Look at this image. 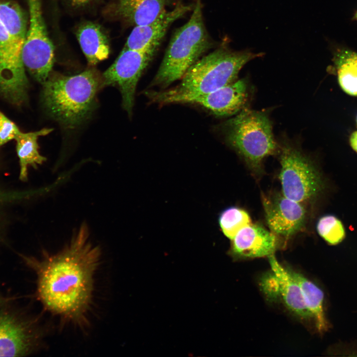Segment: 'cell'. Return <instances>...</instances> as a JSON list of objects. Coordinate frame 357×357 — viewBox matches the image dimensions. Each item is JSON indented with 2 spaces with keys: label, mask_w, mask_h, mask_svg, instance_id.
I'll return each instance as SVG.
<instances>
[{
  "label": "cell",
  "mask_w": 357,
  "mask_h": 357,
  "mask_svg": "<svg viewBox=\"0 0 357 357\" xmlns=\"http://www.w3.org/2000/svg\"><path fill=\"white\" fill-rule=\"evenodd\" d=\"M41 100L47 113L68 127L81 123L90 115L102 77L93 69L66 76L52 73L42 84Z\"/></svg>",
  "instance_id": "obj_3"
},
{
  "label": "cell",
  "mask_w": 357,
  "mask_h": 357,
  "mask_svg": "<svg viewBox=\"0 0 357 357\" xmlns=\"http://www.w3.org/2000/svg\"><path fill=\"white\" fill-rule=\"evenodd\" d=\"M284 139L279 144L278 151L282 193L302 204L310 202L321 189L320 175L311 160L297 145Z\"/></svg>",
  "instance_id": "obj_6"
},
{
  "label": "cell",
  "mask_w": 357,
  "mask_h": 357,
  "mask_svg": "<svg viewBox=\"0 0 357 357\" xmlns=\"http://www.w3.org/2000/svg\"><path fill=\"white\" fill-rule=\"evenodd\" d=\"M339 52L346 58L352 61L357 67V53L347 49L338 50Z\"/></svg>",
  "instance_id": "obj_25"
},
{
  "label": "cell",
  "mask_w": 357,
  "mask_h": 357,
  "mask_svg": "<svg viewBox=\"0 0 357 357\" xmlns=\"http://www.w3.org/2000/svg\"><path fill=\"white\" fill-rule=\"evenodd\" d=\"M223 43L219 48L200 58L185 73L176 87L163 91H149V98L196 95L216 90L237 80L243 66L264 56L249 49L235 51Z\"/></svg>",
  "instance_id": "obj_2"
},
{
  "label": "cell",
  "mask_w": 357,
  "mask_h": 357,
  "mask_svg": "<svg viewBox=\"0 0 357 357\" xmlns=\"http://www.w3.org/2000/svg\"><path fill=\"white\" fill-rule=\"evenodd\" d=\"M4 302V298L0 295V307L3 305Z\"/></svg>",
  "instance_id": "obj_28"
},
{
  "label": "cell",
  "mask_w": 357,
  "mask_h": 357,
  "mask_svg": "<svg viewBox=\"0 0 357 357\" xmlns=\"http://www.w3.org/2000/svg\"><path fill=\"white\" fill-rule=\"evenodd\" d=\"M83 223L70 242L55 254L41 259L22 256L36 274V295L47 311L63 321L78 327L88 321L94 290L95 276L101 251L91 242Z\"/></svg>",
  "instance_id": "obj_1"
},
{
  "label": "cell",
  "mask_w": 357,
  "mask_h": 357,
  "mask_svg": "<svg viewBox=\"0 0 357 357\" xmlns=\"http://www.w3.org/2000/svg\"><path fill=\"white\" fill-rule=\"evenodd\" d=\"M213 45L204 24L201 0H196L190 18L172 37L150 86L165 89L180 80Z\"/></svg>",
  "instance_id": "obj_4"
},
{
  "label": "cell",
  "mask_w": 357,
  "mask_h": 357,
  "mask_svg": "<svg viewBox=\"0 0 357 357\" xmlns=\"http://www.w3.org/2000/svg\"><path fill=\"white\" fill-rule=\"evenodd\" d=\"M52 130V128H44L34 132L25 133L20 131L15 138L20 167L19 178L22 181L27 180L28 166L37 168L38 165L46 161V158L39 153L38 139L40 136L49 134Z\"/></svg>",
  "instance_id": "obj_19"
},
{
  "label": "cell",
  "mask_w": 357,
  "mask_h": 357,
  "mask_svg": "<svg viewBox=\"0 0 357 357\" xmlns=\"http://www.w3.org/2000/svg\"></svg>",
  "instance_id": "obj_30"
},
{
  "label": "cell",
  "mask_w": 357,
  "mask_h": 357,
  "mask_svg": "<svg viewBox=\"0 0 357 357\" xmlns=\"http://www.w3.org/2000/svg\"><path fill=\"white\" fill-rule=\"evenodd\" d=\"M268 257L271 270L262 276L259 283L265 298L270 301L281 303L299 319L311 321L297 282L274 254Z\"/></svg>",
  "instance_id": "obj_10"
},
{
  "label": "cell",
  "mask_w": 357,
  "mask_h": 357,
  "mask_svg": "<svg viewBox=\"0 0 357 357\" xmlns=\"http://www.w3.org/2000/svg\"><path fill=\"white\" fill-rule=\"evenodd\" d=\"M350 143L353 149L357 152V131L352 133L350 137Z\"/></svg>",
  "instance_id": "obj_27"
},
{
  "label": "cell",
  "mask_w": 357,
  "mask_h": 357,
  "mask_svg": "<svg viewBox=\"0 0 357 357\" xmlns=\"http://www.w3.org/2000/svg\"><path fill=\"white\" fill-rule=\"evenodd\" d=\"M249 99V84L246 79L242 78L207 93L168 97L165 103L194 104L216 116L226 117L247 108Z\"/></svg>",
  "instance_id": "obj_12"
},
{
  "label": "cell",
  "mask_w": 357,
  "mask_h": 357,
  "mask_svg": "<svg viewBox=\"0 0 357 357\" xmlns=\"http://www.w3.org/2000/svg\"><path fill=\"white\" fill-rule=\"evenodd\" d=\"M95 0H67L68 2L75 7H81L90 4Z\"/></svg>",
  "instance_id": "obj_26"
},
{
  "label": "cell",
  "mask_w": 357,
  "mask_h": 357,
  "mask_svg": "<svg viewBox=\"0 0 357 357\" xmlns=\"http://www.w3.org/2000/svg\"><path fill=\"white\" fill-rule=\"evenodd\" d=\"M20 131L17 125L0 111V147L15 139Z\"/></svg>",
  "instance_id": "obj_24"
},
{
  "label": "cell",
  "mask_w": 357,
  "mask_h": 357,
  "mask_svg": "<svg viewBox=\"0 0 357 357\" xmlns=\"http://www.w3.org/2000/svg\"><path fill=\"white\" fill-rule=\"evenodd\" d=\"M262 203L266 223L277 236L289 238L303 228L306 211L302 204L282 193L263 196Z\"/></svg>",
  "instance_id": "obj_13"
},
{
  "label": "cell",
  "mask_w": 357,
  "mask_h": 357,
  "mask_svg": "<svg viewBox=\"0 0 357 357\" xmlns=\"http://www.w3.org/2000/svg\"><path fill=\"white\" fill-rule=\"evenodd\" d=\"M333 62L337 69L339 83L348 94L357 96V67L337 50Z\"/></svg>",
  "instance_id": "obj_22"
},
{
  "label": "cell",
  "mask_w": 357,
  "mask_h": 357,
  "mask_svg": "<svg viewBox=\"0 0 357 357\" xmlns=\"http://www.w3.org/2000/svg\"><path fill=\"white\" fill-rule=\"evenodd\" d=\"M29 23L22 50L25 68L43 84L52 72L54 46L48 33L42 13L41 0H28Z\"/></svg>",
  "instance_id": "obj_7"
},
{
  "label": "cell",
  "mask_w": 357,
  "mask_h": 357,
  "mask_svg": "<svg viewBox=\"0 0 357 357\" xmlns=\"http://www.w3.org/2000/svg\"><path fill=\"white\" fill-rule=\"evenodd\" d=\"M279 246L277 236L259 224H251L231 239L229 254L234 259L268 257Z\"/></svg>",
  "instance_id": "obj_15"
},
{
  "label": "cell",
  "mask_w": 357,
  "mask_h": 357,
  "mask_svg": "<svg viewBox=\"0 0 357 357\" xmlns=\"http://www.w3.org/2000/svg\"><path fill=\"white\" fill-rule=\"evenodd\" d=\"M174 0H116L115 12L121 19L134 26L150 23Z\"/></svg>",
  "instance_id": "obj_16"
},
{
  "label": "cell",
  "mask_w": 357,
  "mask_h": 357,
  "mask_svg": "<svg viewBox=\"0 0 357 357\" xmlns=\"http://www.w3.org/2000/svg\"><path fill=\"white\" fill-rule=\"evenodd\" d=\"M41 339L35 321L12 309H0V357L28 356L37 349Z\"/></svg>",
  "instance_id": "obj_11"
},
{
  "label": "cell",
  "mask_w": 357,
  "mask_h": 357,
  "mask_svg": "<svg viewBox=\"0 0 357 357\" xmlns=\"http://www.w3.org/2000/svg\"><path fill=\"white\" fill-rule=\"evenodd\" d=\"M154 54L123 48L114 62L103 74V86L119 87L122 107L129 116L132 114L137 83Z\"/></svg>",
  "instance_id": "obj_9"
},
{
  "label": "cell",
  "mask_w": 357,
  "mask_h": 357,
  "mask_svg": "<svg viewBox=\"0 0 357 357\" xmlns=\"http://www.w3.org/2000/svg\"><path fill=\"white\" fill-rule=\"evenodd\" d=\"M218 223L223 234L231 240L240 230L252 223L248 213L236 206L223 210L219 216Z\"/></svg>",
  "instance_id": "obj_21"
},
{
  "label": "cell",
  "mask_w": 357,
  "mask_h": 357,
  "mask_svg": "<svg viewBox=\"0 0 357 357\" xmlns=\"http://www.w3.org/2000/svg\"><path fill=\"white\" fill-rule=\"evenodd\" d=\"M76 36L90 65H95L108 58L109 40L99 24L91 21L84 22L77 29Z\"/></svg>",
  "instance_id": "obj_17"
},
{
  "label": "cell",
  "mask_w": 357,
  "mask_h": 357,
  "mask_svg": "<svg viewBox=\"0 0 357 357\" xmlns=\"http://www.w3.org/2000/svg\"><path fill=\"white\" fill-rule=\"evenodd\" d=\"M22 50L0 21V95L16 105L27 99L29 83Z\"/></svg>",
  "instance_id": "obj_8"
},
{
  "label": "cell",
  "mask_w": 357,
  "mask_h": 357,
  "mask_svg": "<svg viewBox=\"0 0 357 357\" xmlns=\"http://www.w3.org/2000/svg\"><path fill=\"white\" fill-rule=\"evenodd\" d=\"M192 8L191 4L178 2L174 8L166 10L150 23L134 26L123 48L155 53L169 27Z\"/></svg>",
  "instance_id": "obj_14"
},
{
  "label": "cell",
  "mask_w": 357,
  "mask_h": 357,
  "mask_svg": "<svg viewBox=\"0 0 357 357\" xmlns=\"http://www.w3.org/2000/svg\"><path fill=\"white\" fill-rule=\"evenodd\" d=\"M222 129L227 143L255 174L262 173L266 157L278 152L279 144L266 111L245 108L225 122Z\"/></svg>",
  "instance_id": "obj_5"
},
{
  "label": "cell",
  "mask_w": 357,
  "mask_h": 357,
  "mask_svg": "<svg viewBox=\"0 0 357 357\" xmlns=\"http://www.w3.org/2000/svg\"><path fill=\"white\" fill-rule=\"evenodd\" d=\"M355 18L357 20V11L355 15Z\"/></svg>",
  "instance_id": "obj_29"
},
{
  "label": "cell",
  "mask_w": 357,
  "mask_h": 357,
  "mask_svg": "<svg viewBox=\"0 0 357 357\" xmlns=\"http://www.w3.org/2000/svg\"><path fill=\"white\" fill-rule=\"evenodd\" d=\"M286 267L300 289L304 303L316 329L320 334L326 332L329 324L324 308L323 292L303 275L289 267Z\"/></svg>",
  "instance_id": "obj_18"
},
{
  "label": "cell",
  "mask_w": 357,
  "mask_h": 357,
  "mask_svg": "<svg viewBox=\"0 0 357 357\" xmlns=\"http://www.w3.org/2000/svg\"><path fill=\"white\" fill-rule=\"evenodd\" d=\"M317 230L319 235L331 245L341 242L345 237V229L342 222L332 215L321 217L318 222Z\"/></svg>",
  "instance_id": "obj_23"
},
{
  "label": "cell",
  "mask_w": 357,
  "mask_h": 357,
  "mask_svg": "<svg viewBox=\"0 0 357 357\" xmlns=\"http://www.w3.org/2000/svg\"><path fill=\"white\" fill-rule=\"evenodd\" d=\"M0 21L11 37L23 47L27 32V21L18 3L11 0L0 1Z\"/></svg>",
  "instance_id": "obj_20"
}]
</instances>
